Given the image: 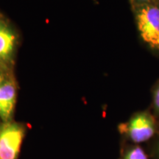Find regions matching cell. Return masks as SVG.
<instances>
[{
	"label": "cell",
	"instance_id": "obj_10",
	"mask_svg": "<svg viewBox=\"0 0 159 159\" xmlns=\"http://www.w3.org/2000/svg\"><path fill=\"white\" fill-rule=\"evenodd\" d=\"M156 152H157V155H158V158H159V140H158V144H157Z\"/></svg>",
	"mask_w": 159,
	"mask_h": 159
},
{
	"label": "cell",
	"instance_id": "obj_2",
	"mask_svg": "<svg viewBox=\"0 0 159 159\" xmlns=\"http://www.w3.org/2000/svg\"><path fill=\"white\" fill-rule=\"evenodd\" d=\"M118 130L122 136L134 144L150 140L159 130V124L154 115L148 111L134 114L127 122L121 123Z\"/></svg>",
	"mask_w": 159,
	"mask_h": 159
},
{
	"label": "cell",
	"instance_id": "obj_9",
	"mask_svg": "<svg viewBox=\"0 0 159 159\" xmlns=\"http://www.w3.org/2000/svg\"><path fill=\"white\" fill-rule=\"evenodd\" d=\"M5 78H6V77H5V75H4V73L0 72V88H1L2 85L3 84V83L5 82Z\"/></svg>",
	"mask_w": 159,
	"mask_h": 159
},
{
	"label": "cell",
	"instance_id": "obj_7",
	"mask_svg": "<svg viewBox=\"0 0 159 159\" xmlns=\"http://www.w3.org/2000/svg\"><path fill=\"white\" fill-rule=\"evenodd\" d=\"M152 106L156 116H159V80L154 85L152 91Z\"/></svg>",
	"mask_w": 159,
	"mask_h": 159
},
{
	"label": "cell",
	"instance_id": "obj_6",
	"mask_svg": "<svg viewBox=\"0 0 159 159\" xmlns=\"http://www.w3.org/2000/svg\"><path fill=\"white\" fill-rule=\"evenodd\" d=\"M119 159H149V157L144 149L136 144L127 149Z\"/></svg>",
	"mask_w": 159,
	"mask_h": 159
},
{
	"label": "cell",
	"instance_id": "obj_11",
	"mask_svg": "<svg viewBox=\"0 0 159 159\" xmlns=\"http://www.w3.org/2000/svg\"><path fill=\"white\" fill-rule=\"evenodd\" d=\"M0 17H2V16H0Z\"/></svg>",
	"mask_w": 159,
	"mask_h": 159
},
{
	"label": "cell",
	"instance_id": "obj_4",
	"mask_svg": "<svg viewBox=\"0 0 159 159\" xmlns=\"http://www.w3.org/2000/svg\"><path fill=\"white\" fill-rule=\"evenodd\" d=\"M15 33L0 17V68L7 69L12 63L16 47Z\"/></svg>",
	"mask_w": 159,
	"mask_h": 159
},
{
	"label": "cell",
	"instance_id": "obj_5",
	"mask_svg": "<svg viewBox=\"0 0 159 159\" xmlns=\"http://www.w3.org/2000/svg\"><path fill=\"white\" fill-rule=\"evenodd\" d=\"M16 101V85L14 79L7 77L0 88V119L11 121Z\"/></svg>",
	"mask_w": 159,
	"mask_h": 159
},
{
	"label": "cell",
	"instance_id": "obj_8",
	"mask_svg": "<svg viewBox=\"0 0 159 159\" xmlns=\"http://www.w3.org/2000/svg\"><path fill=\"white\" fill-rule=\"evenodd\" d=\"M131 5L139 4H156L159 5V0H130Z\"/></svg>",
	"mask_w": 159,
	"mask_h": 159
},
{
	"label": "cell",
	"instance_id": "obj_1",
	"mask_svg": "<svg viewBox=\"0 0 159 159\" xmlns=\"http://www.w3.org/2000/svg\"><path fill=\"white\" fill-rule=\"evenodd\" d=\"M131 6L141 39L149 48L159 53V5Z\"/></svg>",
	"mask_w": 159,
	"mask_h": 159
},
{
	"label": "cell",
	"instance_id": "obj_3",
	"mask_svg": "<svg viewBox=\"0 0 159 159\" xmlns=\"http://www.w3.org/2000/svg\"><path fill=\"white\" fill-rule=\"evenodd\" d=\"M25 134L22 125L11 120L0 125V159H17Z\"/></svg>",
	"mask_w": 159,
	"mask_h": 159
}]
</instances>
